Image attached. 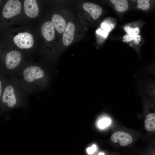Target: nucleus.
<instances>
[{
  "label": "nucleus",
  "mask_w": 155,
  "mask_h": 155,
  "mask_svg": "<svg viewBox=\"0 0 155 155\" xmlns=\"http://www.w3.org/2000/svg\"><path fill=\"white\" fill-rule=\"evenodd\" d=\"M111 139L114 143H117L119 141L120 144L123 146H126L131 144L133 140L130 135L123 131L115 132L112 135Z\"/></svg>",
  "instance_id": "423d86ee"
},
{
  "label": "nucleus",
  "mask_w": 155,
  "mask_h": 155,
  "mask_svg": "<svg viewBox=\"0 0 155 155\" xmlns=\"http://www.w3.org/2000/svg\"><path fill=\"white\" fill-rule=\"evenodd\" d=\"M51 22L58 33H62L64 32L66 23L65 19L59 15L55 14L52 18Z\"/></svg>",
  "instance_id": "9b49d317"
},
{
  "label": "nucleus",
  "mask_w": 155,
  "mask_h": 155,
  "mask_svg": "<svg viewBox=\"0 0 155 155\" xmlns=\"http://www.w3.org/2000/svg\"><path fill=\"white\" fill-rule=\"evenodd\" d=\"M123 42H125V40H123Z\"/></svg>",
  "instance_id": "b1692460"
},
{
  "label": "nucleus",
  "mask_w": 155,
  "mask_h": 155,
  "mask_svg": "<svg viewBox=\"0 0 155 155\" xmlns=\"http://www.w3.org/2000/svg\"><path fill=\"white\" fill-rule=\"evenodd\" d=\"M1 1V0H0V2Z\"/></svg>",
  "instance_id": "393cba45"
},
{
  "label": "nucleus",
  "mask_w": 155,
  "mask_h": 155,
  "mask_svg": "<svg viewBox=\"0 0 155 155\" xmlns=\"http://www.w3.org/2000/svg\"><path fill=\"white\" fill-rule=\"evenodd\" d=\"M101 28L103 30L107 32L110 31L111 30L110 26L105 22H102L101 24Z\"/></svg>",
  "instance_id": "6ab92c4d"
},
{
  "label": "nucleus",
  "mask_w": 155,
  "mask_h": 155,
  "mask_svg": "<svg viewBox=\"0 0 155 155\" xmlns=\"http://www.w3.org/2000/svg\"><path fill=\"white\" fill-rule=\"evenodd\" d=\"M23 75L26 81L33 83L42 78L44 76V73L39 67L32 66L25 68L23 71Z\"/></svg>",
  "instance_id": "f257e3e1"
},
{
  "label": "nucleus",
  "mask_w": 155,
  "mask_h": 155,
  "mask_svg": "<svg viewBox=\"0 0 155 155\" xmlns=\"http://www.w3.org/2000/svg\"><path fill=\"white\" fill-rule=\"evenodd\" d=\"M144 125L146 129L149 131L155 130V115L154 113H149L147 116L144 122Z\"/></svg>",
  "instance_id": "f8f14e48"
},
{
  "label": "nucleus",
  "mask_w": 155,
  "mask_h": 155,
  "mask_svg": "<svg viewBox=\"0 0 155 155\" xmlns=\"http://www.w3.org/2000/svg\"><path fill=\"white\" fill-rule=\"evenodd\" d=\"M42 34L46 40L51 41L54 38L55 30L54 27L50 21L44 23L41 27Z\"/></svg>",
  "instance_id": "9d476101"
},
{
  "label": "nucleus",
  "mask_w": 155,
  "mask_h": 155,
  "mask_svg": "<svg viewBox=\"0 0 155 155\" xmlns=\"http://www.w3.org/2000/svg\"><path fill=\"white\" fill-rule=\"evenodd\" d=\"M111 120L106 117H103L98 120L97 122V126L100 129H103L108 126L111 123Z\"/></svg>",
  "instance_id": "4468645a"
},
{
  "label": "nucleus",
  "mask_w": 155,
  "mask_h": 155,
  "mask_svg": "<svg viewBox=\"0 0 155 155\" xmlns=\"http://www.w3.org/2000/svg\"><path fill=\"white\" fill-rule=\"evenodd\" d=\"M24 7L25 12L28 17L33 18L38 15L39 9L36 0H24Z\"/></svg>",
  "instance_id": "0eeeda50"
},
{
  "label": "nucleus",
  "mask_w": 155,
  "mask_h": 155,
  "mask_svg": "<svg viewBox=\"0 0 155 155\" xmlns=\"http://www.w3.org/2000/svg\"><path fill=\"white\" fill-rule=\"evenodd\" d=\"M21 3L18 0L7 1L2 11L3 16L6 18H11L20 13Z\"/></svg>",
  "instance_id": "f03ea898"
},
{
  "label": "nucleus",
  "mask_w": 155,
  "mask_h": 155,
  "mask_svg": "<svg viewBox=\"0 0 155 155\" xmlns=\"http://www.w3.org/2000/svg\"><path fill=\"white\" fill-rule=\"evenodd\" d=\"M13 40L15 44L21 49L30 48L34 44L32 36L26 32L19 33L14 37Z\"/></svg>",
  "instance_id": "7ed1b4c3"
},
{
  "label": "nucleus",
  "mask_w": 155,
  "mask_h": 155,
  "mask_svg": "<svg viewBox=\"0 0 155 155\" xmlns=\"http://www.w3.org/2000/svg\"><path fill=\"white\" fill-rule=\"evenodd\" d=\"M22 55L19 51L14 50L7 53L5 58V66L8 70L16 68L20 64Z\"/></svg>",
  "instance_id": "39448f33"
},
{
  "label": "nucleus",
  "mask_w": 155,
  "mask_h": 155,
  "mask_svg": "<svg viewBox=\"0 0 155 155\" xmlns=\"http://www.w3.org/2000/svg\"><path fill=\"white\" fill-rule=\"evenodd\" d=\"M124 29L127 32L128 35H137L140 32V30L138 27L132 28L127 26L124 27Z\"/></svg>",
  "instance_id": "f3484780"
},
{
  "label": "nucleus",
  "mask_w": 155,
  "mask_h": 155,
  "mask_svg": "<svg viewBox=\"0 0 155 155\" xmlns=\"http://www.w3.org/2000/svg\"><path fill=\"white\" fill-rule=\"evenodd\" d=\"M75 27L72 22H69L66 25L63 37V42L65 46H68L74 38Z\"/></svg>",
  "instance_id": "6e6552de"
},
{
  "label": "nucleus",
  "mask_w": 155,
  "mask_h": 155,
  "mask_svg": "<svg viewBox=\"0 0 155 155\" xmlns=\"http://www.w3.org/2000/svg\"><path fill=\"white\" fill-rule=\"evenodd\" d=\"M83 8L90 14L94 20L99 18L102 12V9L100 6L91 3H84L83 5Z\"/></svg>",
  "instance_id": "1a4fd4ad"
},
{
  "label": "nucleus",
  "mask_w": 155,
  "mask_h": 155,
  "mask_svg": "<svg viewBox=\"0 0 155 155\" xmlns=\"http://www.w3.org/2000/svg\"><path fill=\"white\" fill-rule=\"evenodd\" d=\"M96 32L97 34H100L105 38L107 37L108 34L107 32L104 30H102L100 28L96 30Z\"/></svg>",
  "instance_id": "aec40b11"
},
{
  "label": "nucleus",
  "mask_w": 155,
  "mask_h": 155,
  "mask_svg": "<svg viewBox=\"0 0 155 155\" xmlns=\"http://www.w3.org/2000/svg\"><path fill=\"white\" fill-rule=\"evenodd\" d=\"M104 154L103 152H100V153L98 155H104Z\"/></svg>",
  "instance_id": "4be33fe9"
},
{
  "label": "nucleus",
  "mask_w": 155,
  "mask_h": 155,
  "mask_svg": "<svg viewBox=\"0 0 155 155\" xmlns=\"http://www.w3.org/2000/svg\"><path fill=\"white\" fill-rule=\"evenodd\" d=\"M123 38L126 42L134 41V42L136 44H138L140 41L141 37L139 35H130L126 34L123 36Z\"/></svg>",
  "instance_id": "2eb2a0df"
},
{
  "label": "nucleus",
  "mask_w": 155,
  "mask_h": 155,
  "mask_svg": "<svg viewBox=\"0 0 155 155\" xmlns=\"http://www.w3.org/2000/svg\"><path fill=\"white\" fill-rule=\"evenodd\" d=\"M110 1L115 5L116 9L118 12H124L128 8V3L127 0H111Z\"/></svg>",
  "instance_id": "ddd939ff"
},
{
  "label": "nucleus",
  "mask_w": 155,
  "mask_h": 155,
  "mask_svg": "<svg viewBox=\"0 0 155 155\" xmlns=\"http://www.w3.org/2000/svg\"><path fill=\"white\" fill-rule=\"evenodd\" d=\"M0 74V99L1 98L4 87V82L3 81L2 77Z\"/></svg>",
  "instance_id": "412c9836"
},
{
  "label": "nucleus",
  "mask_w": 155,
  "mask_h": 155,
  "mask_svg": "<svg viewBox=\"0 0 155 155\" xmlns=\"http://www.w3.org/2000/svg\"><path fill=\"white\" fill-rule=\"evenodd\" d=\"M132 43L130 44H129V45L130 46H132Z\"/></svg>",
  "instance_id": "5701e85b"
},
{
  "label": "nucleus",
  "mask_w": 155,
  "mask_h": 155,
  "mask_svg": "<svg viewBox=\"0 0 155 155\" xmlns=\"http://www.w3.org/2000/svg\"><path fill=\"white\" fill-rule=\"evenodd\" d=\"M150 1L148 0H138L137 8L144 10L148 9L150 7Z\"/></svg>",
  "instance_id": "dca6fc26"
},
{
  "label": "nucleus",
  "mask_w": 155,
  "mask_h": 155,
  "mask_svg": "<svg viewBox=\"0 0 155 155\" xmlns=\"http://www.w3.org/2000/svg\"><path fill=\"white\" fill-rule=\"evenodd\" d=\"M14 88L10 85L4 86L1 98L2 102L9 107L14 106L17 100Z\"/></svg>",
  "instance_id": "20e7f679"
},
{
  "label": "nucleus",
  "mask_w": 155,
  "mask_h": 155,
  "mask_svg": "<svg viewBox=\"0 0 155 155\" xmlns=\"http://www.w3.org/2000/svg\"><path fill=\"white\" fill-rule=\"evenodd\" d=\"M97 149V146L96 145L94 144L91 147H89L87 148L86 151L88 154L92 155L96 152Z\"/></svg>",
  "instance_id": "a211bd4d"
}]
</instances>
